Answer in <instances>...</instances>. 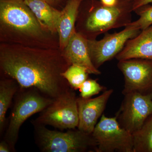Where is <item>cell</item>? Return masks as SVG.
Instances as JSON below:
<instances>
[{
    "label": "cell",
    "mask_w": 152,
    "mask_h": 152,
    "mask_svg": "<svg viewBox=\"0 0 152 152\" xmlns=\"http://www.w3.org/2000/svg\"><path fill=\"white\" fill-rule=\"evenodd\" d=\"M71 65L59 48H44L2 43L0 67L20 88H34L55 98L72 88L62 74Z\"/></svg>",
    "instance_id": "6da1fadb"
},
{
    "label": "cell",
    "mask_w": 152,
    "mask_h": 152,
    "mask_svg": "<svg viewBox=\"0 0 152 152\" xmlns=\"http://www.w3.org/2000/svg\"><path fill=\"white\" fill-rule=\"evenodd\" d=\"M0 35L3 43L59 48L24 0H1Z\"/></svg>",
    "instance_id": "7a4b0ae2"
},
{
    "label": "cell",
    "mask_w": 152,
    "mask_h": 152,
    "mask_svg": "<svg viewBox=\"0 0 152 152\" xmlns=\"http://www.w3.org/2000/svg\"><path fill=\"white\" fill-rule=\"evenodd\" d=\"M135 0H118L115 5H104L95 2L78 13V31L88 39H96L98 36L113 29L126 26L132 22V12Z\"/></svg>",
    "instance_id": "3957f363"
},
{
    "label": "cell",
    "mask_w": 152,
    "mask_h": 152,
    "mask_svg": "<svg viewBox=\"0 0 152 152\" xmlns=\"http://www.w3.org/2000/svg\"><path fill=\"white\" fill-rule=\"evenodd\" d=\"M32 125L36 143L42 152H96V142L92 134L78 129L62 132L49 129L43 125Z\"/></svg>",
    "instance_id": "277c9868"
},
{
    "label": "cell",
    "mask_w": 152,
    "mask_h": 152,
    "mask_svg": "<svg viewBox=\"0 0 152 152\" xmlns=\"http://www.w3.org/2000/svg\"><path fill=\"white\" fill-rule=\"evenodd\" d=\"M15 100L3 139L7 142L12 152L15 151V147L22 125L34 114L42 111L54 99L45 96L34 88H20Z\"/></svg>",
    "instance_id": "5b68a950"
},
{
    "label": "cell",
    "mask_w": 152,
    "mask_h": 152,
    "mask_svg": "<svg viewBox=\"0 0 152 152\" xmlns=\"http://www.w3.org/2000/svg\"><path fill=\"white\" fill-rule=\"evenodd\" d=\"M77 97L71 88L54 99L32 124L50 126L61 130L75 129L79 124Z\"/></svg>",
    "instance_id": "8992f818"
},
{
    "label": "cell",
    "mask_w": 152,
    "mask_h": 152,
    "mask_svg": "<svg viewBox=\"0 0 152 152\" xmlns=\"http://www.w3.org/2000/svg\"><path fill=\"white\" fill-rule=\"evenodd\" d=\"M92 134L96 142V152H133L132 134L120 126L116 116L103 114Z\"/></svg>",
    "instance_id": "52a82bcc"
},
{
    "label": "cell",
    "mask_w": 152,
    "mask_h": 152,
    "mask_svg": "<svg viewBox=\"0 0 152 152\" xmlns=\"http://www.w3.org/2000/svg\"><path fill=\"white\" fill-rule=\"evenodd\" d=\"M124 95L115 116L120 126L133 134L152 115V94L131 92Z\"/></svg>",
    "instance_id": "ba28073f"
},
{
    "label": "cell",
    "mask_w": 152,
    "mask_h": 152,
    "mask_svg": "<svg viewBox=\"0 0 152 152\" xmlns=\"http://www.w3.org/2000/svg\"><path fill=\"white\" fill-rule=\"evenodd\" d=\"M118 67L124 78L122 93L152 94V60L133 58L119 61Z\"/></svg>",
    "instance_id": "9c48e42d"
},
{
    "label": "cell",
    "mask_w": 152,
    "mask_h": 152,
    "mask_svg": "<svg viewBox=\"0 0 152 152\" xmlns=\"http://www.w3.org/2000/svg\"><path fill=\"white\" fill-rule=\"evenodd\" d=\"M141 30L125 27L119 32L107 34L100 40L88 39L90 57L96 69L121 51L129 40L135 37Z\"/></svg>",
    "instance_id": "30bf717a"
},
{
    "label": "cell",
    "mask_w": 152,
    "mask_h": 152,
    "mask_svg": "<svg viewBox=\"0 0 152 152\" xmlns=\"http://www.w3.org/2000/svg\"><path fill=\"white\" fill-rule=\"evenodd\" d=\"M113 92V90L109 89L105 90L102 94L94 98H77L79 114L78 129L87 134H92Z\"/></svg>",
    "instance_id": "8fae6325"
},
{
    "label": "cell",
    "mask_w": 152,
    "mask_h": 152,
    "mask_svg": "<svg viewBox=\"0 0 152 152\" xmlns=\"http://www.w3.org/2000/svg\"><path fill=\"white\" fill-rule=\"evenodd\" d=\"M62 53L71 65L81 66L86 68L89 74L100 75V71L93 64L88 44V39L75 31L71 37Z\"/></svg>",
    "instance_id": "7c38bea8"
},
{
    "label": "cell",
    "mask_w": 152,
    "mask_h": 152,
    "mask_svg": "<svg viewBox=\"0 0 152 152\" xmlns=\"http://www.w3.org/2000/svg\"><path fill=\"white\" fill-rule=\"evenodd\" d=\"M115 58L118 61L133 58L152 60V25L129 40Z\"/></svg>",
    "instance_id": "4fadbf2b"
},
{
    "label": "cell",
    "mask_w": 152,
    "mask_h": 152,
    "mask_svg": "<svg viewBox=\"0 0 152 152\" xmlns=\"http://www.w3.org/2000/svg\"><path fill=\"white\" fill-rule=\"evenodd\" d=\"M83 0H68L65 7L61 11L57 26L59 49H65L70 39L75 32V23L78 15L79 9Z\"/></svg>",
    "instance_id": "5bb4252c"
},
{
    "label": "cell",
    "mask_w": 152,
    "mask_h": 152,
    "mask_svg": "<svg viewBox=\"0 0 152 152\" xmlns=\"http://www.w3.org/2000/svg\"><path fill=\"white\" fill-rule=\"evenodd\" d=\"M31 10L41 26L52 34L57 33L61 11L58 10L43 0H24Z\"/></svg>",
    "instance_id": "9a60e30c"
},
{
    "label": "cell",
    "mask_w": 152,
    "mask_h": 152,
    "mask_svg": "<svg viewBox=\"0 0 152 152\" xmlns=\"http://www.w3.org/2000/svg\"><path fill=\"white\" fill-rule=\"evenodd\" d=\"M20 89L14 79L7 77L0 81V133L2 134L7 127L6 114L12 103L13 99Z\"/></svg>",
    "instance_id": "2e32d148"
},
{
    "label": "cell",
    "mask_w": 152,
    "mask_h": 152,
    "mask_svg": "<svg viewBox=\"0 0 152 152\" xmlns=\"http://www.w3.org/2000/svg\"><path fill=\"white\" fill-rule=\"evenodd\" d=\"M132 135L133 152H152V115Z\"/></svg>",
    "instance_id": "e0dca14e"
},
{
    "label": "cell",
    "mask_w": 152,
    "mask_h": 152,
    "mask_svg": "<svg viewBox=\"0 0 152 152\" xmlns=\"http://www.w3.org/2000/svg\"><path fill=\"white\" fill-rule=\"evenodd\" d=\"M88 72L81 66L72 65L62 74L73 89L79 90L82 84L88 79Z\"/></svg>",
    "instance_id": "ac0fdd59"
},
{
    "label": "cell",
    "mask_w": 152,
    "mask_h": 152,
    "mask_svg": "<svg viewBox=\"0 0 152 152\" xmlns=\"http://www.w3.org/2000/svg\"><path fill=\"white\" fill-rule=\"evenodd\" d=\"M134 12L140 18L125 27L138 29L142 31L152 25V6L148 5L143 6L136 9Z\"/></svg>",
    "instance_id": "d6986e66"
},
{
    "label": "cell",
    "mask_w": 152,
    "mask_h": 152,
    "mask_svg": "<svg viewBox=\"0 0 152 152\" xmlns=\"http://www.w3.org/2000/svg\"><path fill=\"white\" fill-rule=\"evenodd\" d=\"M104 89V87L100 85L96 80L87 79L82 84L79 90L81 97L88 99L98 94Z\"/></svg>",
    "instance_id": "ffe728a7"
},
{
    "label": "cell",
    "mask_w": 152,
    "mask_h": 152,
    "mask_svg": "<svg viewBox=\"0 0 152 152\" xmlns=\"http://www.w3.org/2000/svg\"><path fill=\"white\" fill-rule=\"evenodd\" d=\"M151 3H152V0H135L134 6V11L136 9L148 5Z\"/></svg>",
    "instance_id": "44dd1931"
},
{
    "label": "cell",
    "mask_w": 152,
    "mask_h": 152,
    "mask_svg": "<svg viewBox=\"0 0 152 152\" xmlns=\"http://www.w3.org/2000/svg\"><path fill=\"white\" fill-rule=\"evenodd\" d=\"M12 152L10 146L7 142L3 140L0 143V152Z\"/></svg>",
    "instance_id": "7402d4cb"
},
{
    "label": "cell",
    "mask_w": 152,
    "mask_h": 152,
    "mask_svg": "<svg viewBox=\"0 0 152 152\" xmlns=\"http://www.w3.org/2000/svg\"><path fill=\"white\" fill-rule=\"evenodd\" d=\"M118 0H101V2L104 5L113 6L116 4Z\"/></svg>",
    "instance_id": "603a6c76"
},
{
    "label": "cell",
    "mask_w": 152,
    "mask_h": 152,
    "mask_svg": "<svg viewBox=\"0 0 152 152\" xmlns=\"http://www.w3.org/2000/svg\"><path fill=\"white\" fill-rule=\"evenodd\" d=\"M43 1L48 3L50 5L52 6L53 4H54L58 2L60 0H43Z\"/></svg>",
    "instance_id": "cb8c5ba5"
}]
</instances>
